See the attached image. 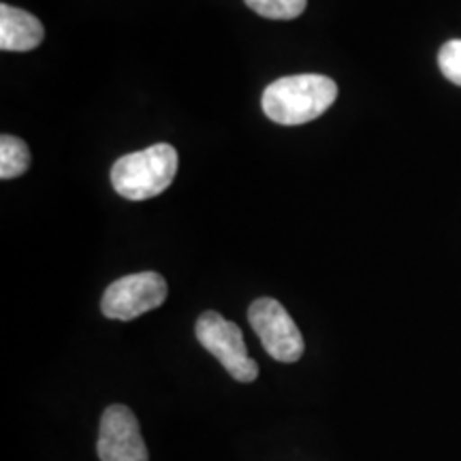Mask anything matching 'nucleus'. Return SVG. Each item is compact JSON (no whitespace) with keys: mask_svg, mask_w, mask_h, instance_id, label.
Wrapping results in <instances>:
<instances>
[{"mask_svg":"<svg viewBox=\"0 0 461 461\" xmlns=\"http://www.w3.org/2000/svg\"><path fill=\"white\" fill-rule=\"evenodd\" d=\"M338 99V84L325 75H291L276 79L263 92V112L274 122L299 126L321 118Z\"/></svg>","mask_w":461,"mask_h":461,"instance_id":"f257e3e1","label":"nucleus"},{"mask_svg":"<svg viewBox=\"0 0 461 461\" xmlns=\"http://www.w3.org/2000/svg\"><path fill=\"white\" fill-rule=\"evenodd\" d=\"M177 173V152L169 143H157L126 154L112 167V186L120 197L146 201L163 194Z\"/></svg>","mask_w":461,"mask_h":461,"instance_id":"f03ea898","label":"nucleus"},{"mask_svg":"<svg viewBox=\"0 0 461 461\" xmlns=\"http://www.w3.org/2000/svg\"><path fill=\"white\" fill-rule=\"evenodd\" d=\"M199 344L210 355H214L222 367L238 383H255L258 376V363L248 357L244 333L235 322L224 319L222 314L207 310L194 325Z\"/></svg>","mask_w":461,"mask_h":461,"instance_id":"7ed1b4c3","label":"nucleus"},{"mask_svg":"<svg viewBox=\"0 0 461 461\" xmlns=\"http://www.w3.org/2000/svg\"><path fill=\"white\" fill-rule=\"evenodd\" d=\"M248 321L269 357L282 363H295L302 359L305 350L303 336L280 302L272 297L257 299L248 308Z\"/></svg>","mask_w":461,"mask_h":461,"instance_id":"20e7f679","label":"nucleus"},{"mask_svg":"<svg viewBox=\"0 0 461 461\" xmlns=\"http://www.w3.org/2000/svg\"><path fill=\"white\" fill-rule=\"evenodd\" d=\"M167 299V280L157 272L131 274L112 282L101 299V310L107 319L132 321L157 310Z\"/></svg>","mask_w":461,"mask_h":461,"instance_id":"39448f33","label":"nucleus"},{"mask_svg":"<svg viewBox=\"0 0 461 461\" xmlns=\"http://www.w3.org/2000/svg\"><path fill=\"white\" fill-rule=\"evenodd\" d=\"M101 461H148V447L143 440L140 420L129 406L113 403L101 417L99 445Z\"/></svg>","mask_w":461,"mask_h":461,"instance_id":"423d86ee","label":"nucleus"},{"mask_svg":"<svg viewBox=\"0 0 461 461\" xmlns=\"http://www.w3.org/2000/svg\"><path fill=\"white\" fill-rule=\"evenodd\" d=\"M41 22L24 9L0 5V50L31 51L43 41Z\"/></svg>","mask_w":461,"mask_h":461,"instance_id":"0eeeda50","label":"nucleus"},{"mask_svg":"<svg viewBox=\"0 0 461 461\" xmlns=\"http://www.w3.org/2000/svg\"><path fill=\"white\" fill-rule=\"evenodd\" d=\"M31 167V149L14 135L0 137V177L14 180Z\"/></svg>","mask_w":461,"mask_h":461,"instance_id":"6e6552de","label":"nucleus"},{"mask_svg":"<svg viewBox=\"0 0 461 461\" xmlns=\"http://www.w3.org/2000/svg\"><path fill=\"white\" fill-rule=\"evenodd\" d=\"M244 3L267 20H295L305 11L308 0H244Z\"/></svg>","mask_w":461,"mask_h":461,"instance_id":"1a4fd4ad","label":"nucleus"},{"mask_svg":"<svg viewBox=\"0 0 461 461\" xmlns=\"http://www.w3.org/2000/svg\"><path fill=\"white\" fill-rule=\"evenodd\" d=\"M438 67L448 82L461 86V39H453L442 45L438 54Z\"/></svg>","mask_w":461,"mask_h":461,"instance_id":"9d476101","label":"nucleus"}]
</instances>
